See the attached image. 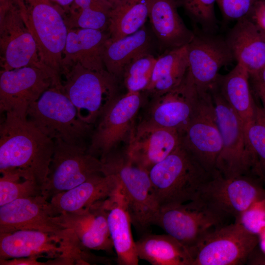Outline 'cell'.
Wrapping results in <instances>:
<instances>
[{"instance_id":"6da1fadb","label":"cell","mask_w":265,"mask_h":265,"mask_svg":"<svg viewBox=\"0 0 265 265\" xmlns=\"http://www.w3.org/2000/svg\"><path fill=\"white\" fill-rule=\"evenodd\" d=\"M0 125V172H11L45 184L54 152V141L27 117L5 113Z\"/></svg>"},{"instance_id":"7a4b0ae2","label":"cell","mask_w":265,"mask_h":265,"mask_svg":"<svg viewBox=\"0 0 265 265\" xmlns=\"http://www.w3.org/2000/svg\"><path fill=\"white\" fill-rule=\"evenodd\" d=\"M159 207L196 200L203 185L214 175L208 172L181 142L149 171Z\"/></svg>"},{"instance_id":"3957f363","label":"cell","mask_w":265,"mask_h":265,"mask_svg":"<svg viewBox=\"0 0 265 265\" xmlns=\"http://www.w3.org/2000/svg\"><path fill=\"white\" fill-rule=\"evenodd\" d=\"M102 172L118 180L132 224L144 232L156 225L160 207L156 200L149 172L132 162L124 151H114L104 159Z\"/></svg>"},{"instance_id":"277c9868","label":"cell","mask_w":265,"mask_h":265,"mask_svg":"<svg viewBox=\"0 0 265 265\" xmlns=\"http://www.w3.org/2000/svg\"><path fill=\"white\" fill-rule=\"evenodd\" d=\"M75 234L64 236L34 230L0 234V260L29 258L60 259L67 265H89L98 257L86 251Z\"/></svg>"},{"instance_id":"5b68a950","label":"cell","mask_w":265,"mask_h":265,"mask_svg":"<svg viewBox=\"0 0 265 265\" xmlns=\"http://www.w3.org/2000/svg\"><path fill=\"white\" fill-rule=\"evenodd\" d=\"M63 91L76 107L78 117L94 126L121 94V81L106 69L93 71L79 63L63 74Z\"/></svg>"},{"instance_id":"8992f818","label":"cell","mask_w":265,"mask_h":265,"mask_svg":"<svg viewBox=\"0 0 265 265\" xmlns=\"http://www.w3.org/2000/svg\"><path fill=\"white\" fill-rule=\"evenodd\" d=\"M34 38L41 62L61 74L68 28L51 0H12Z\"/></svg>"},{"instance_id":"52a82bcc","label":"cell","mask_w":265,"mask_h":265,"mask_svg":"<svg viewBox=\"0 0 265 265\" xmlns=\"http://www.w3.org/2000/svg\"><path fill=\"white\" fill-rule=\"evenodd\" d=\"M27 118L43 133L54 141L85 145L93 126L81 121L77 110L63 90L52 86L31 104Z\"/></svg>"},{"instance_id":"ba28073f","label":"cell","mask_w":265,"mask_h":265,"mask_svg":"<svg viewBox=\"0 0 265 265\" xmlns=\"http://www.w3.org/2000/svg\"><path fill=\"white\" fill-rule=\"evenodd\" d=\"M211 93L222 141L216 171L227 178L255 175L254 157L241 120L215 85Z\"/></svg>"},{"instance_id":"9c48e42d","label":"cell","mask_w":265,"mask_h":265,"mask_svg":"<svg viewBox=\"0 0 265 265\" xmlns=\"http://www.w3.org/2000/svg\"><path fill=\"white\" fill-rule=\"evenodd\" d=\"M52 86L63 91L60 74L43 64L0 71V113L27 117L30 106Z\"/></svg>"},{"instance_id":"30bf717a","label":"cell","mask_w":265,"mask_h":265,"mask_svg":"<svg viewBox=\"0 0 265 265\" xmlns=\"http://www.w3.org/2000/svg\"><path fill=\"white\" fill-rule=\"evenodd\" d=\"M265 197V184L251 174L227 178L217 172L202 186L196 200L225 220H236L256 201Z\"/></svg>"},{"instance_id":"8fae6325","label":"cell","mask_w":265,"mask_h":265,"mask_svg":"<svg viewBox=\"0 0 265 265\" xmlns=\"http://www.w3.org/2000/svg\"><path fill=\"white\" fill-rule=\"evenodd\" d=\"M147 95L145 92L120 95L97 121L91 134L88 151L100 159L116 150L122 142L128 144L135 126V119Z\"/></svg>"},{"instance_id":"7c38bea8","label":"cell","mask_w":265,"mask_h":265,"mask_svg":"<svg viewBox=\"0 0 265 265\" xmlns=\"http://www.w3.org/2000/svg\"><path fill=\"white\" fill-rule=\"evenodd\" d=\"M55 146L42 194L48 200L88 179L102 174V162L85 145L54 141Z\"/></svg>"},{"instance_id":"4fadbf2b","label":"cell","mask_w":265,"mask_h":265,"mask_svg":"<svg viewBox=\"0 0 265 265\" xmlns=\"http://www.w3.org/2000/svg\"><path fill=\"white\" fill-rule=\"evenodd\" d=\"M226 220L198 200L160 207L156 225L193 253L204 238Z\"/></svg>"},{"instance_id":"5bb4252c","label":"cell","mask_w":265,"mask_h":265,"mask_svg":"<svg viewBox=\"0 0 265 265\" xmlns=\"http://www.w3.org/2000/svg\"><path fill=\"white\" fill-rule=\"evenodd\" d=\"M180 135L181 143L202 166L212 174L216 173L222 141L211 92L200 94L195 111Z\"/></svg>"},{"instance_id":"9a60e30c","label":"cell","mask_w":265,"mask_h":265,"mask_svg":"<svg viewBox=\"0 0 265 265\" xmlns=\"http://www.w3.org/2000/svg\"><path fill=\"white\" fill-rule=\"evenodd\" d=\"M258 244V236L239 224H226L212 231L198 244L192 265H244Z\"/></svg>"},{"instance_id":"2e32d148","label":"cell","mask_w":265,"mask_h":265,"mask_svg":"<svg viewBox=\"0 0 265 265\" xmlns=\"http://www.w3.org/2000/svg\"><path fill=\"white\" fill-rule=\"evenodd\" d=\"M0 47L2 70L44 64L36 43L12 0H0Z\"/></svg>"},{"instance_id":"e0dca14e","label":"cell","mask_w":265,"mask_h":265,"mask_svg":"<svg viewBox=\"0 0 265 265\" xmlns=\"http://www.w3.org/2000/svg\"><path fill=\"white\" fill-rule=\"evenodd\" d=\"M186 45L188 71L200 94L210 93L219 70L234 61L225 38L213 33L194 30Z\"/></svg>"},{"instance_id":"ac0fdd59","label":"cell","mask_w":265,"mask_h":265,"mask_svg":"<svg viewBox=\"0 0 265 265\" xmlns=\"http://www.w3.org/2000/svg\"><path fill=\"white\" fill-rule=\"evenodd\" d=\"M200 94L188 71L177 86L150 97L142 122L177 130L180 133L191 118Z\"/></svg>"},{"instance_id":"d6986e66","label":"cell","mask_w":265,"mask_h":265,"mask_svg":"<svg viewBox=\"0 0 265 265\" xmlns=\"http://www.w3.org/2000/svg\"><path fill=\"white\" fill-rule=\"evenodd\" d=\"M48 199L43 195L23 198L0 206V234L34 230L64 236L75 234L52 215Z\"/></svg>"},{"instance_id":"ffe728a7","label":"cell","mask_w":265,"mask_h":265,"mask_svg":"<svg viewBox=\"0 0 265 265\" xmlns=\"http://www.w3.org/2000/svg\"><path fill=\"white\" fill-rule=\"evenodd\" d=\"M181 142L177 130L140 121L135 125L124 152L132 162L149 172Z\"/></svg>"},{"instance_id":"44dd1931","label":"cell","mask_w":265,"mask_h":265,"mask_svg":"<svg viewBox=\"0 0 265 265\" xmlns=\"http://www.w3.org/2000/svg\"><path fill=\"white\" fill-rule=\"evenodd\" d=\"M120 186L112 175L100 174L50 198V207L54 216L78 213L89 209L97 202L114 195Z\"/></svg>"},{"instance_id":"7402d4cb","label":"cell","mask_w":265,"mask_h":265,"mask_svg":"<svg viewBox=\"0 0 265 265\" xmlns=\"http://www.w3.org/2000/svg\"><path fill=\"white\" fill-rule=\"evenodd\" d=\"M107 199L97 202L84 212L58 216L62 225L72 230L87 249L111 253L114 248L107 222Z\"/></svg>"},{"instance_id":"603a6c76","label":"cell","mask_w":265,"mask_h":265,"mask_svg":"<svg viewBox=\"0 0 265 265\" xmlns=\"http://www.w3.org/2000/svg\"><path fill=\"white\" fill-rule=\"evenodd\" d=\"M177 0H149L150 26L160 53L187 45L194 32L185 25L178 12Z\"/></svg>"},{"instance_id":"cb8c5ba5","label":"cell","mask_w":265,"mask_h":265,"mask_svg":"<svg viewBox=\"0 0 265 265\" xmlns=\"http://www.w3.org/2000/svg\"><path fill=\"white\" fill-rule=\"evenodd\" d=\"M109 37L107 31L80 28L68 29L61 74L76 63L93 71L106 69L103 55Z\"/></svg>"},{"instance_id":"d4e9b609","label":"cell","mask_w":265,"mask_h":265,"mask_svg":"<svg viewBox=\"0 0 265 265\" xmlns=\"http://www.w3.org/2000/svg\"><path fill=\"white\" fill-rule=\"evenodd\" d=\"M225 38L234 60L250 76L265 66V33L248 17L237 21Z\"/></svg>"},{"instance_id":"484cf974","label":"cell","mask_w":265,"mask_h":265,"mask_svg":"<svg viewBox=\"0 0 265 265\" xmlns=\"http://www.w3.org/2000/svg\"><path fill=\"white\" fill-rule=\"evenodd\" d=\"M158 49L159 45L151 27L145 25L136 32L120 39L108 38L103 55L105 69L121 81L128 64L143 54H155V51Z\"/></svg>"},{"instance_id":"4316f807","label":"cell","mask_w":265,"mask_h":265,"mask_svg":"<svg viewBox=\"0 0 265 265\" xmlns=\"http://www.w3.org/2000/svg\"><path fill=\"white\" fill-rule=\"evenodd\" d=\"M107 222L119 265H137L135 242L131 229V221L121 189L107 199Z\"/></svg>"},{"instance_id":"83f0119b","label":"cell","mask_w":265,"mask_h":265,"mask_svg":"<svg viewBox=\"0 0 265 265\" xmlns=\"http://www.w3.org/2000/svg\"><path fill=\"white\" fill-rule=\"evenodd\" d=\"M139 259L153 265H192L189 249L171 236L147 234L135 242Z\"/></svg>"},{"instance_id":"f1b7e54d","label":"cell","mask_w":265,"mask_h":265,"mask_svg":"<svg viewBox=\"0 0 265 265\" xmlns=\"http://www.w3.org/2000/svg\"><path fill=\"white\" fill-rule=\"evenodd\" d=\"M250 75L246 69L237 63L228 74L219 75L215 86L241 120L243 126L252 119L255 104L249 85Z\"/></svg>"},{"instance_id":"f546056e","label":"cell","mask_w":265,"mask_h":265,"mask_svg":"<svg viewBox=\"0 0 265 265\" xmlns=\"http://www.w3.org/2000/svg\"><path fill=\"white\" fill-rule=\"evenodd\" d=\"M188 69L186 45L161 53L157 57L150 83L144 92L150 98L173 89L182 82Z\"/></svg>"},{"instance_id":"4dcf8cb0","label":"cell","mask_w":265,"mask_h":265,"mask_svg":"<svg viewBox=\"0 0 265 265\" xmlns=\"http://www.w3.org/2000/svg\"><path fill=\"white\" fill-rule=\"evenodd\" d=\"M149 0H123L109 12V39L117 40L139 30L148 18Z\"/></svg>"},{"instance_id":"1f68e13d","label":"cell","mask_w":265,"mask_h":265,"mask_svg":"<svg viewBox=\"0 0 265 265\" xmlns=\"http://www.w3.org/2000/svg\"><path fill=\"white\" fill-rule=\"evenodd\" d=\"M244 130L255 159L254 174L265 184V112L256 105L252 120Z\"/></svg>"},{"instance_id":"d6a6232c","label":"cell","mask_w":265,"mask_h":265,"mask_svg":"<svg viewBox=\"0 0 265 265\" xmlns=\"http://www.w3.org/2000/svg\"><path fill=\"white\" fill-rule=\"evenodd\" d=\"M158 56L153 53L144 54L127 66L121 82L127 92H141L146 90L150 83Z\"/></svg>"},{"instance_id":"836d02e7","label":"cell","mask_w":265,"mask_h":265,"mask_svg":"<svg viewBox=\"0 0 265 265\" xmlns=\"http://www.w3.org/2000/svg\"><path fill=\"white\" fill-rule=\"evenodd\" d=\"M42 194L36 183L22 178L16 173L5 172L0 178V206L15 200Z\"/></svg>"},{"instance_id":"e575fe53","label":"cell","mask_w":265,"mask_h":265,"mask_svg":"<svg viewBox=\"0 0 265 265\" xmlns=\"http://www.w3.org/2000/svg\"><path fill=\"white\" fill-rule=\"evenodd\" d=\"M111 9L107 6L70 8V14L64 19L65 22L68 29L88 28L107 31Z\"/></svg>"},{"instance_id":"d590c367","label":"cell","mask_w":265,"mask_h":265,"mask_svg":"<svg viewBox=\"0 0 265 265\" xmlns=\"http://www.w3.org/2000/svg\"><path fill=\"white\" fill-rule=\"evenodd\" d=\"M181 6L201 31L213 33L217 27V20L214 12L216 0H177Z\"/></svg>"},{"instance_id":"8d00e7d4","label":"cell","mask_w":265,"mask_h":265,"mask_svg":"<svg viewBox=\"0 0 265 265\" xmlns=\"http://www.w3.org/2000/svg\"><path fill=\"white\" fill-rule=\"evenodd\" d=\"M235 222L239 224L250 233L258 236L265 229V197L252 204Z\"/></svg>"},{"instance_id":"74e56055","label":"cell","mask_w":265,"mask_h":265,"mask_svg":"<svg viewBox=\"0 0 265 265\" xmlns=\"http://www.w3.org/2000/svg\"><path fill=\"white\" fill-rule=\"evenodd\" d=\"M259 0H216L224 19L238 21L248 17Z\"/></svg>"},{"instance_id":"f35d334b","label":"cell","mask_w":265,"mask_h":265,"mask_svg":"<svg viewBox=\"0 0 265 265\" xmlns=\"http://www.w3.org/2000/svg\"><path fill=\"white\" fill-rule=\"evenodd\" d=\"M248 17L265 33V0H259Z\"/></svg>"},{"instance_id":"ab89813d","label":"cell","mask_w":265,"mask_h":265,"mask_svg":"<svg viewBox=\"0 0 265 265\" xmlns=\"http://www.w3.org/2000/svg\"><path fill=\"white\" fill-rule=\"evenodd\" d=\"M245 264L248 265H265V253L257 245L249 253Z\"/></svg>"},{"instance_id":"60d3db41","label":"cell","mask_w":265,"mask_h":265,"mask_svg":"<svg viewBox=\"0 0 265 265\" xmlns=\"http://www.w3.org/2000/svg\"><path fill=\"white\" fill-rule=\"evenodd\" d=\"M251 78L255 92L260 99L263 105V108L265 112V85L258 80L253 78Z\"/></svg>"},{"instance_id":"b9f144b4","label":"cell","mask_w":265,"mask_h":265,"mask_svg":"<svg viewBox=\"0 0 265 265\" xmlns=\"http://www.w3.org/2000/svg\"><path fill=\"white\" fill-rule=\"evenodd\" d=\"M258 246L265 253V229L263 230L258 236Z\"/></svg>"},{"instance_id":"7bdbcfd3","label":"cell","mask_w":265,"mask_h":265,"mask_svg":"<svg viewBox=\"0 0 265 265\" xmlns=\"http://www.w3.org/2000/svg\"><path fill=\"white\" fill-rule=\"evenodd\" d=\"M250 77L258 80L265 85V66L256 75Z\"/></svg>"},{"instance_id":"ee69618b","label":"cell","mask_w":265,"mask_h":265,"mask_svg":"<svg viewBox=\"0 0 265 265\" xmlns=\"http://www.w3.org/2000/svg\"><path fill=\"white\" fill-rule=\"evenodd\" d=\"M52 2H54L57 3L59 5L64 7H68L70 6L72 3L73 2L74 0H51Z\"/></svg>"},{"instance_id":"f6af8a7d","label":"cell","mask_w":265,"mask_h":265,"mask_svg":"<svg viewBox=\"0 0 265 265\" xmlns=\"http://www.w3.org/2000/svg\"><path fill=\"white\" fill-rule=\"evenodd\" d=\"M111 5L112 8L119 4L123 0H103Z\"/></svg>"}]
</instances>
